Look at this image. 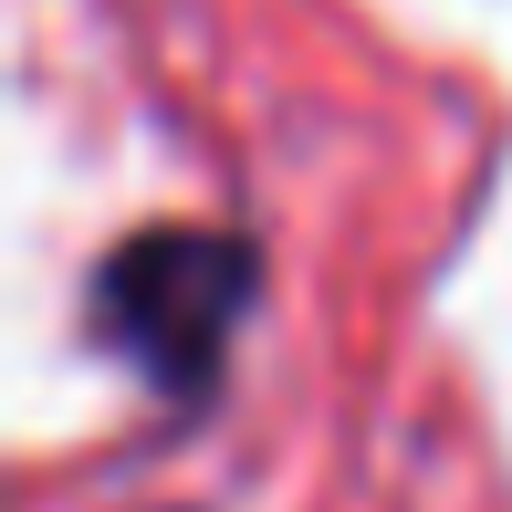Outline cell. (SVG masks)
<instances>
[{
  "instance_id": "cell-1",
  "label": "cell",
  "mask_w": 512,
  "mask_h": 512,
  "mask_svg": "<svg viewBox=\"0 0 512 512\" xmlns=\"http://www.w3.org/2000/svg\"><path fill=\"white\" fill-rule=\"evenodd\" d=\"M241 304H251V251L220 241V230H157V241L115 251V272H105V335L157 387H199L220 366Z\"/></svg>"
}]
</instances>
